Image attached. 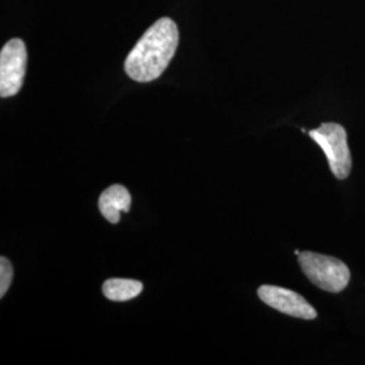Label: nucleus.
Here are the masks:
<instances>
[{
  "mask_svg": "<svg viewBox=\"0 0 365 365\" xmlns=\"http://www.w3.org/2000/svg\"><path fill=\"white\" fill-rule=\"evenodd\" d=\"M179 45V30L170 18H161L149 27L125 61L129 78L138 83L156 80L170 66Z\"/></svg>",
  "mask_w": 365,
  "mask_h": 365,
  "instance_id": "nucleus-1",
  "label": "nucleus"
},
{
  "mask_svg": "<svg viewBox=\"0 0 365 365\" xmlns=\"http://www.w3.org/2000/svg\"><path fill=\"white\" fill-rule=\"evenodd\" d=\"M299 264L307 279L321 289L339 294L351 280V271L345 262L314 252H300Z\"/></svg>",
  "mask_w": 365,
  "mask_h": 365,
  "instance_id": "nucleus-2",
  "label": "nucleus"
},
{
  "mask_svg": "<svg viewBox=\"0 0 365 365\" xmlns=\"http://www.w3.org/2000/svg\"><path fill=\"white\" fill-rule=\"evenodd\" d=\"M309 135L325 152L333 175L339 180L346 179L352 170V157L345 129L339 123L327 122L309 131Z\"/></svg>",
  "mask_w": 365,
  "mask_h": 365,
  "instance_id": "nucleus-3",
  "label": "nucleus"
},
{
  "mask_svg": "<svg viewBox=\"0 0 365 365\" xmlns=\"http://www.w3.org/2000/svg\"><path fill=\"white\" fill-rule=\"evenodd\" d=\"M26 45L22 39H10L0 52V96L16 95L26 75Z\"/></svg>",
  "mask_w": 365,
  "mask_h": 365,
  "instance_id": "nucleus-4",
  "label": "nucleus"
},
{
  "mask_svg": "<svg viewBox=\"0 0 365 365\" xmlns=\"http://www.w3.org/2000/svg\"><path fill=\"white\" fill-rule=\"evenodd\" d=\"M257 295L267 306L272 307L280 313L287 314L300 319H315L317 312L313 306L302 295L277 286H261L257 289Z\"/></svg>",
  "mask_w": 365,
  "mask_h": 365,
  "instance_id": "nucleus-5",
  "label": "nucleus"
},
{
  "mask_svg": "<svg viewBox=\"0 0 365 365\" xmlns=\"http://www.w3.org/2000/svg\"><path fill=\"white\" fill-rule=\"evenodd\" d=\"M131 196L129 191L119 184L108 187L99 197L101 214L110 223H118L120 220V212H129Z\"/></svg>",
  "mask_w": 365,
  "mask_h": 365,
  "instance_id": "nucleus-6",
  "label": "nucleus"
},
{
  "mask_svg": "<svg viewBox=\"0 0 365 365\" xmlns=\"http://www.w3.org/2000/svg\"><path fill=\"white\" fill-rule=\"evenodd\" d=\"M143 283L131 279H108L106 280L102 291L107 299L113 302H126L134 299L143 292Z\"/></svg>",
  "mask_w": 365,
  "mask_h": 365,
  "instance_id": "nucleus-7",
  "label": "nucleus"
},
{
  "mask_svg": "<svg viewBox=\"0 0 365 365\" xmlns=\"http://www.w3.org/2000/svg\"><path fill=\"white\" fill-rule=\"evenodd\" d=\"M14 269L13 265L9 259L1 257L0 259V298L6 295L9 288L13 282Z\"/></svg>",
  "mask_w": 365,
  "mask_h": 365,
  "instance_id": "nucleus-8",
  "label": "nucleus"
}]
</instances>
